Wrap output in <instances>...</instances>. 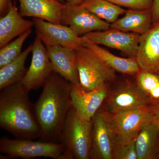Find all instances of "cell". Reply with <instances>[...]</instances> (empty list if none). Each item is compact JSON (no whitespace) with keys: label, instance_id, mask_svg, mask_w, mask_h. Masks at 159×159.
Listing matches in <instances>:
<instances>
[{"label":"cell","instance_id":"22","mask_svg":"<svg viewBox=\"0 0 159 159\" xmlns=\"http://www.w3.org/2000/svg\"><path fill=\"white\" fill-rule=\"evenodd\" d=\"M80 5L99 18L111 24L126 10L107 0H84Z\"/></svg>","mask_w":159,"mask_h":159},{"label":"cell","instance_id":"20","mask_svg":"<svg viewBox=\"0 0 159 159\" xmlns=\"http://www.w3.org/2000/svg\"><path fill=\"white\" fill-rule=\"evenodd\" d=\"M84 39L85 41L84 45L92 50L116 72L134 77L141 71L136 57H119L100 45Z\"/></svg>","mask_w":159,"mask_h":159},{"label":"cell","instance_id":"27","mask_svg":"<svg viewBox=\"0 0 159 159\" xmlns=\"http://www.w3.org/2000/svg\"><path fill=\"white\" fill-rule=\"evenodd\" d=\"M152 21L153 24L159 21V0H152Z\"/></svg>","mask_w":159,"mask_h":159},{"label":"cell","instance_id":"2","mask_svg":"<svg viewBox=\"0 0 159 159\" xmlns=\"http://www.w3.org/2000/svg\"><path fill=\"white\" fill-rule=\"evenodd\" d=\"M29 92L21 81L0 90V126L17 139L33 140L40 136Z\"/></svg>","mask_w":159,"mask_h":159},{"label":"cell","instance_id":"10","mask_svg":"<svg viewBox=\"0 0 159 159\" xmlns=\"http://www.w3.org/2000/svg\"><path fill=\"white\" fill-rule=\"evenodd\" d=\"M111 115L117 145H125L135 139L143 125L151 119V104Z\"/></svg>","mask_w":159,"mask_h":159},{"label":"cell","instance_id":"12","mask_svg":"<svg viewBox=\"0 0 159 159\" xmlns=\"http://www.w3.org/2000/svg\"><path fill=\"white\" fill-rule=\"evenodd\" d=\"M32 58L22 83L29 91L43 87L54 72L46 46L38 36L32 44Z\"/></svg>","mask_w":159,"mask_h":159},{"label":"cell","instance_id":"28","mask_svg":"<svg viewBox=\"0 0 159 159\" xmlns=\"http://www.w3.org/2000/svg\"><path fill=\"white\" fill-rule=\"evenodd\" d=\"M152 118L159 128V102L151 104Z\"/></svg>","mask_w":159,"mask_h":159},{"label":"cell","instance_id":"5","mask_svg":"<svg viewBox=\"0 0 159 159\" xmlns=\"http://www.w3.org/2000/svg\"><path fill=\"white\" fill-rule=\"evenodd\" d=\"M65 148L60 142L34 141L32 139H12L3 137L0 140L1 159H30L49 157L59 159Z\"/></svg>","mask_w":159,"mask_h":159},{"label":"cell","instance_id":"6","mask_svg":"<svg viewBox=\"0 0 159 159\" xmlns=\"http://www.w3.org/2000/svg\"><path fill=\"white\" fill-rule=\"evenodd\" d=\"M92 121L90 159H113L117 136L111 114L102 105Z\"/></svg>","mask_w":159,"mask_h":159},{"label":"cell","instance_id":"9","mask_svg":"<svg viewBox=\"0 0 159 159\" xmlns=\"http://www.w3.org/2000/svg\"><path fill=\"white\" fill-rule=\"evenodd\" d=\"M65 4L61 24L68 26L78 36L111 28V24L99 18L81 5Z\"/></svg>","mask_w":159,"mask_h":159},{"label":"cell","instance_id":"3","mask_svg":"<svg viewBox=\"0 0 159 159\" xmlns=\"http://www.w3.org/2000/svg\"><path fill=\"white\" fill-rule=\"evenodd\" d=\"M93 121L80 116L71 107L60 134L64 151L59 159H90Z\"/></svg>","mask_w":159,"mask_h":159},{"label":"cell","instance_id":"17","mask_svg":"<svg viewBox=\"0 0 159 159\" xmlns=\"http://www.w3.org/2000/svg\"><path fill=\"white\" fill-rule=\"evenodd\" d=\"M33 21L23 18L15 4L12 3L9 11L0 19V48L31 29Z\"/></svg>","mask_w":159,"mask_h":159},{"label":"cell","instance_id":"16","mask_svg":"<svg viewBox=\"0 0 159 159\" xmlns=\"http://www.w3.org/2000/svg\"><path fill=\"white\" fill-rule=\"evenodd\" d=\"M20 13L23 17L41 19L54 24H61L65 3L57 0H18Z\"/></svg>","mask_w":159,"mask_h":159},{"label":"cell","instance_id":"19","mask_svg":"<svg viewBox=\"0 0 159 159\" xmlns=\"http://www.w3.org/2000/svg\"><path fill=\"white\" fill-rule=\"evenodd\" d=\"M153 25L151 9L126 10L123 17L111 25V28L142 35Z\"/></svg>","mask_w":159,"mask_h":159},{"label":"cell","instance_id":"24","mask_svg":"<svg viewBox=\"0 0 159 159\" xmlns=\"http://www.w3.org/2000/svg\"><path fill=\"white\" fill-rule=\"evenodd\" d=\"M31 29L11 41L0 50V68L2 67L7 64L18 57L21 53L24 43L31 34Z\"/></svg>","mask_w":159,"mask_h":159},{"label":"cell","instance_id":"31","mask_svg":"<svg viewBox=\"0 0 159 159\" xmlns=\"http://www.w3.org/2000/svg\"><path fill=\"white\" fill-rule=\"evenodd\" d=\"M59 2H61L64 3L65 2V0H58Z\"/></svg>","mask_w":159,"mask_h":159},{"label":"cell","instance_id":"7","mask_svg":"<svg viewBox=\"0 0 159 159\" xmlns=\"http://www.w3.org/2000/svg\"><path fill=\"white\" fill-rule=\"evenodd\" d=\"M150 104L135 80L126 79L113 88L110 87L102 105L110 113L114 115Z\"/></svg>","mask_w":159,"mask_h":159},{"label":"cell","instance_id":"29","mask_svg":"<svg viewBox=\"0 0 159 159\" xmlns=\"http://www.w3.org/2000/svg\"><path fill=\"white\" fill-rule=\"evenodd\" d=\"M11 0H0V15L1 17L4 16L9 11L12 5Z\"/></svg>","mask_w":159,"mask_h":159},{"label":"cell","instance_id":"8","mask_svg":"<svg viewBox=\"0 0 159 159\" xmlns=\"http://www.w3.org/2000/svg\"><path fill=\"white\" fill-rule=\"evenodd\" d=\"M33 21L37 36L46 47L61 46L76 50L85 44L83 36H78L68 26L34 18Z\"/></svg>","mask_w":159,"mask_h":159},{"label":"cell","instance_id":"25","mask_svg":"<svg viewBox=\"0 0 159 159\" xmlns=\"http://www.w3.org/2000/svg\"><path fill=\"white\" fill-rule=\"evenodd\" d=\"M136 138L124 145H116L113 155V159H138Z\"/></svg>","mask_w":159,"mask_h":159},{"label":"cell","instance_id":"4","mask_svg":"<svg viewBox=\"0 0 159 159\" xmlns=\"http://www.w3.org/2000/svg\"><path fill=\"white\" fill-rule=\"evenodd\" d=\"M80 87L93 90L104 84L115 82L116 72L85 45L75 50Z\"/></svg>","mask_w":159,"mask_h":159},{"label":"cell","instance_id":"15","mask_svg":"<svg viewBox=\"0 0 159 159\" xmlns=\"http://www.w3.org/2000/svg\"><path fill=\"white\" fill-rule=\"evenodd\" d=\"M46 48L54 72L71 84L80 85L75 50L61 46H47Z\"/></svg>","mask_w":159,"mask_h":159},{"label":"cell","instance_id":"32","mask_svg":"<svg viewBox=\"0 0 159 159\" xmlns=\"http://www.w3.org/2000/svg\"><path fill=\"white\" fill-rule=\"evenodd\" d=\"M57 1H58V0H57Z\"/></svg>","mask_w":159,"mask_h":159},{"label":"cell","instance_id":"11","mask_svg":"<svg viewBox=\"0 0 159 159\" xmlns=\"http://www.w3.org/2000/svg\"><path fill=\"white\" fill-rule=\"evenodd\" d=\"M140 35L110 28L104 31L90 32L82 36L96 44L121 51L127 57H136Z\"/></svg>","mask_w":159,"mask_h":159},{"label":"cell","instance_id":"14","mask_svg":"<svg viewBox=\"0 0 159 159\" xmlns=\"http://www.w3.org/2000/svg\"><path fill=\"white\" fill-rule=\"evenodd\" d=\"M136 58L141 70L159 74V21L140 35Z\"/></svg>","mask_w":159,"mask_h":159},{"label":"cell","instance_id":"23","mask_svg":"<svg viewBox=\"0 0 159 159\" xmlns=\"http://www.w3.org/2000/svg\"><path fill=\"white\" fill-rule=\"evenodd\" d=\"M134 77L151 104L159 102V74L141 70Z\"/></svg>","mask_w":159,"mask_h":159},{"label":"cell","instance_id":"26","mask_svg":"<svg viewBox=\"0 0 159 159\" xmlns=\"http://www.w3.org/2000/svg\"><path fill=\"white\" fill-rule=\"evenodd\" d=\"M120 7L128 9H151L152 0H107Z\"/></svg>","mask_w":159,"mask_h":159},{"label":"cell","instance_id":"18","mask_svg":"<svg viewBox=\"0 0 159 159\" xmlns=\"http://www.w3.org/2000/svg\"><path fill=\"white\" fill-rule=\"evenodd\" d=\"M138 159H159V128L151 118L136 137Z\"/></svg>","mask_w":159,"mask_h":159},{"label":"cell","instance_id":"1","mask_svg":"<svg viewBox=\"0 0 159 159\" xmlns=\"http://www.w3.org/2000/svg\"><path fill=\"white\" fill-rule=\"evenodd\" d=\"M34 104L41 141L59 142L60 134L72 107L71 84L54 72L43 86Z\"/></svg>","mask_w":159,"mask_h":159},{"label":"cell","instance_id":"21","mask_svg":"<svg viewBox=\"0 0 159 159\" xmlns=\"http://www.w3.org/2000/svg\"><path fill=\"white\" fill-rule=\"evenodd\" d=\"M32 49L31 44L22 51L18 57L0 68V90L21 81L28 70L25 67L26 60Z\"/></svg>","mask_w":159,"mask_h":159},{"label":"cell","instance_id":"30","mask_svg":"<svg viewBox=\"0 0 159 159\" xmlns=\"http://www.w3.org/2000/svg\"><path fill=\"white\" fill-rule=\"evenodd\" d=\"M84 1V0H65V3L71 5H79Z\"/></svg>","mask_w":159,"mask_h":159},{"label":"cell","instance_id":"13","mask_svg":"<svg viewBox=\"0 0 159 159\" xmlns=\"http://www.w3.org/2000/svg\"><path fill=\"white\" fill-rule=\"evenodd\" d=\"M109 84H104L93 90L86 91L80 85L71 84L72 106L80 116L87 121L92 120L107 97Z\"/></svg>","mask_w":159,"mask_h":159}]
</instances>
